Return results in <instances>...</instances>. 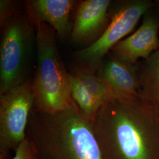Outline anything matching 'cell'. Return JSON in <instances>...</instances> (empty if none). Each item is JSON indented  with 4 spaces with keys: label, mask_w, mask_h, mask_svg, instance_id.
<instances>
[{
    "label": "cell",
    "mask_w": 159,
    "mask_h": 159,
    "mask_svg": "<svg viewBox=\"0 0 159 159\" xmlns=\"http://www.w3.org/2000/svg\"><path fill=\"white\" fill-rule=\"evenodd\" d=\"M104 159H159V104L116 96L91 121Z\"/></svg>",
    "instance_id": "1"
},
{
    "label": "cell",
    "mask_w": 159,
    "mask_h": 159,
    "mask_svg": "<svg viewBox=\"0 0 159 159\" xmlns=\"http://www.w3.org/2000/svg\"><path fill=\"white\" fill-rule=\"evenodd\" d=\"M26 137L36 159H104L91 121L75 102L56 114L33 108Z\"/></svg>",
    "instance_id": "2"
},
{
    "label": "cell",
    "mask_w": 159,
    "mask_h": 159,
    "mask_svg": "<svg viewBox=\"0 0 159 159\" xmlns=\"http://www.w3.org/2000/svg\"><path fill=\"white\" fill-rule=\"evenodd\" d=\"M30 20L34 25L37 48V70L32 83L33 108L43 113H58L74 102L70 73L60 57L54 30L44 22Z\"/></svg>",
    "instance_id": "3"
},
{
    "label": "cell",
    "mask_w": 159,
    "mask_h": 159,
    "mask_svg": "<svg viewBox=\"0 0 159 159\" xmlns=\"http://www.w3.org/2000/svg\"><path fill=\"white\" fill-rule=\"evenodd\" d=\"M2 27L0 95L25 82L35 39L33 24L21 14H15Z\"/></svg>",
    "instance_id": "4"
},
{
    "label": "cell",
    "mask_w": 159,
    "mask_h": 159,
    "mask_svg": "<svg viewBox=\"0 0 159 159\" xmlns=\"http://www.w3.org/2000/svg\"><path fill=\"white\" fill-rule=\"evenodd\" d=\"M154 6L155 2L150 0L119 2L114 8L111 20L102 34L91 45L77 53L83 68L94 73L114 47L134 30L140 18Z\"/></svg>",
    "instance_id": "5"
},
{
    "label": "cell",
    "mask_w": 159,
    "mask_h": 159,
    "mask_svg": "<svg viewBox=\"0 0 159 159\" xmlns=\"http://www.w3.org/2000/svg\"><path fill=\"white\" fill-rule=\"evenodd\" d=\"M33 84L25 81L0 95V159H9L12 151L26 139L34 107Z\"/></svg>",
    "instance_id": "6"
},
{
    "label": "cell",
    "mask_w": 159,
    "mask_h": 159,
    "mask_svg": "<svg viewBox=\"0 0 159 159\" xmlns=\"http://www.w3.org/2000/svg\"><path fill=\"white\" fill-rule=\"evenodd\" d=\"M159 11L155 4L144 14L137 30L120 41L110 53L121 61L136 64L139 59L146 60L159 49Z\"/></svg>",
    "instance_id": "7"
},
{
    "label": "cell",
    "mask_w": 159,
    "mask_h": 159,
    "mask_svg": "<svg viewBox=\"0 0 159 159\" xmlns=\"http://www.w3.org/2000/svg\"><path fill=\"white\" fill-rule=\"evenodd\" d=\"M109 0H85L80 4L71 31L72 40L85 43L102 34L108 26Z\"/></svg>",
    "instance_id": "8"
},
{
    "label": "cell",
    "mask_w": 159,
    "mask_h": 159,
    "mask_svg": "<svg viewBox=\"0 0 159 159\" xmlns=\"http://www.w3.org/2000/svg\"><path fill=\"white\" fill-rule=\"evenodd\" d=\"M138 63H126L109 53L98 68L97 75L105 80L118 96H140Z\"/></svg>",
    "instance_id": "9"
},
{
    "label": "cell",
    "mask_w": 159,
    "mask_h": 159,
    "mask_svg": "<svg viewBox=\"0 0 159 159\" xmlns=\"http://www.w3.org/2000/svg\"><path fill=\"white\" fill-rule=\"evenodd\" d=\"M28 14L30 20L47 24L64 37L71 31L70 15L75 1L73 0H33L29 1Z\"/></svg>",
    "instance_id": "10"
},
{
    "label": "cell",
    "mask_w": 159,
    "mask_h": 159,
    "mask_svg": "<svg viewBox=\"0 0 159 159\" xmlns=\"http://www.w3.org/2000/svg\"><path fill=\"white\" fill-rule=\"evenodd\" d=\"M141 84L140 96L159 104V48L146 60L138 63Z\"/></svg>",
    "instance_id": "11"
},
{
    "label": "cell",
    "mask_w": 159,
    "mask_h": 159,
    "mask_svg": "<svg viewBox=\"0 0 159 159\" xmlns=\"http://www.w3.org/2000/svg\"><path fill=\"white\" fill-rule=\"evenodd\" d=\"M71 97L85 117L91 121L102 104L87 90L85 87L73 73H70Z\"/></svg>",
    "instance_id": "12"
},
{
    "label": "cell",
    "mask_w": 159,
    "mask_h": 159,
    "mask_svg": "<svg viewBox=\"0 0 159 159\" xmlns=\"http://www.w3.org/2000/svg\"><path fill=\"white\" fill-rule=\"evenodd\" d=\"M73 73L79 79L87 90L102 104L118 96L105 80L94 73L83 68H78Z\"/></svg>",
    "instance_id": "13"
},
{
    "label": "cell",
    "mask_w": 159,
    "mask_h": 159,
    "mask_svg": "<svg viewBox=\"0 0 159 159\" xmlns=\"http://www.w3.org/2000/svg\"><path fill=\"white\" fill-rule=\"evenodd\" d=\"M9 159H36L33 146L27 137L16 148L13 157Z\"/></svg>",
    "instance_id": "14"
},
{
    "label": "cell",
    "mask_w": 159,
    "mask_h": 159,
    "mask_svg": "<svg viewBox=\"0 0 159 159\" xmlns=\"http://www.w3.org/2000/svg\"><path fill=\"white\" fill-rule=\"evenodd\" d=\"M16 3L9 0L0 1V23L2 27L5 23L10 20L16 13Z\"/></svg>",
    "instance_id": "15"
},
{
    "label": "cell",
    "mask_w": 159,
    "mask_h": 159,
    "mask_svg": "<svg viewBox=\"0 0 159 159\" xmlns=\"http://www.w3.org/2000/svg\"><path fill=\"white\" fill-rule=\"evenodd\" d=\"M155 4H156V6H157V8H158L159 11V0L156 1H155Z\"/></svg>",
    "instance_id": "16"
}]
</instances>
